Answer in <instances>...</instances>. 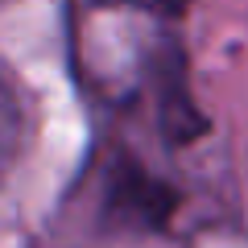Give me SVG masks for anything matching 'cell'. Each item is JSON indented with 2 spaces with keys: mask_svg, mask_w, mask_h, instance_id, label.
I'll return each instance as SVG.
<instances>
[{
  "mask_svg": "<svg viewBox=\"0 0 248 248\" xmlns=\"http://www.w3.org/2000/svg\"><path fill=\"white\" fill-rule=\"evenodd\" d=\"M21 145H25V112H21V99L13 95V87L0 79V186L17 166Z\"/></svg>",
  "mask_w": 248,
  "mask_h": 248,
  "instance_id": "obj_1",
  "label": "cell"
}]
</instances>
